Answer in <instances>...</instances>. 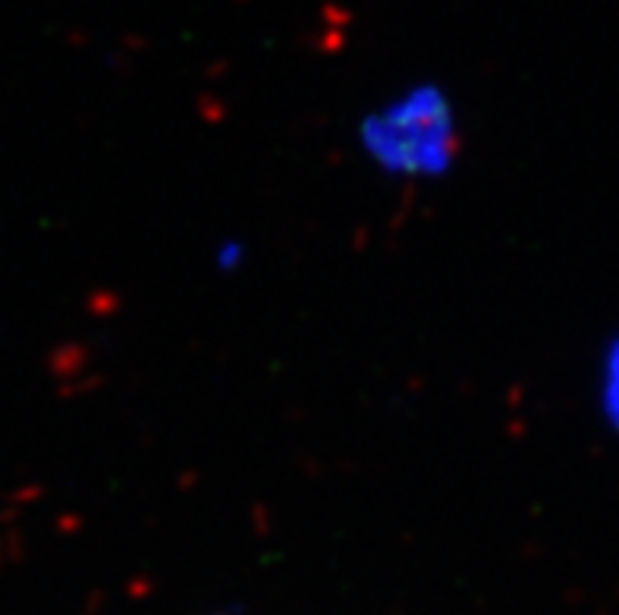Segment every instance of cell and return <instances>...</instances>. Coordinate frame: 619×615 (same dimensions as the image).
I'll return each instance as SVG.
<instances>
[{
  "mask_svg": "<svg viewBox=\"0 0 619 615\" xmlns=\"http://www.w3.org/2000/svg\"><path fill=\"white\" fill-rule=\"evenodd\" d=\"M617 377H619V374H617ZM617 406H619V386H617ZM617 411H619V409H617Z\"/></svg>",
  "mask_w": 619,
  "mask_h": 615,
  "instance_id": "1",
  "label": "cell"
}]
</instances>
